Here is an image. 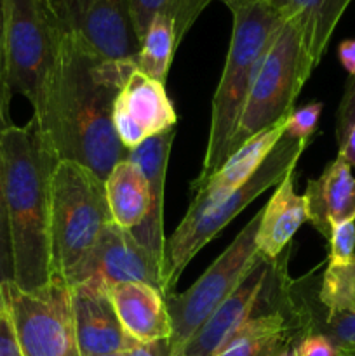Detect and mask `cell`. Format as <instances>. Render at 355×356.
I'll return each mask as SVG.
<instances>
[{"instance_id": "6da1fadb", "label": "cell", "mask_w": 355, "mask_h": 356, "mask_svg": "<svg viewBox=\"0 0 355 356\" xmlns=\"http://www.w3.org/2000/svg\"><path fill=\"white\" fill-rule=\"evenodd\" d=\"M134 68V61L103 58L63 28L56 65L33 111L58 160L80 163L104 181L127 156L115 134L113 103Z\"/></svg>"}, {"instance_id": "7a4b0ae2", "label": "cell", "mask_w": 355, "mask_h": 356, "mask_svg": "<svg viewBox=\"0 0 355 356\" xmlns=\"http://www.w3.org/2000/svg\"><path fill=\"white\" fill-rule=\"evenodd\" d=\"M58 156L38 122H10L0 134V172L7 232L13 254V282L26 292L52 280L51 184Z\"/></svg>"}, {"instance_id": "3957f363", "label": "cell", "mask_w": 355, "mask_h": 356, "mask_svg": "<svg viewBox=\"0 0 355 356\" xmlns=\"http://www.w3.org/2000/svg\"><path fill=\"white\" fill-rule=\"evenodd\" d=\"M226 7L232 10L233 17L232 38L225 68L212 97L211 131L202 170L191 184V191H197L228 156L230 143L239 127L251 87L278 28L284 23L282 14L270 0H240Z\"/></svg>"}, {"instance_id": "277c9868", "label": "cell", "mask_w": 355, "mask_h": 356, "mask_svg": "<svg viewBox=\"0 0 355 356\" xmlns=\"http://www.w3.org/2000/svg\"><path fill=\"white\" fill-rule=\"evenodd\" d=\"M108 222L104 181L80 163L59 160L51 184L52 278L68 285Z\"/></svg>"}, {"instance_id": "5b68a950", "label": "cell", "mask_w": 355, "mask_h": 356, "mask_svg": "<svg viewBox=\"0 0 355 356\" xmlns=\"http://www.w3.org/2000/svg\"><path fill=\"white\" fill-rule=\"evenodd\" d=\"M313 65L294 19H284L258 72L228 156L260 132L274 127L292 111L296 97L312 75ZM226 156V159H228Z\"/></svg>"}, {"instance_id": "8992f818", "label": "cell", "mask_w": 355, "mask_h": 356, "mask_svg": "<svg viewBox=\"0 0 355 356\" xmlns=\"http://www.w3.org/2000/svg\"><path fill=\"white\" fill-rule=\"evenodd\" d=\"M306 145H308L306 141H298L284 134L263 165L240 190L202 214L184 216L166 243V268H164L166 294L171 292L184 268L197 256L202 247L207 245L247 205L253 204L271 186H277L287 174L294 172L296 163L305 152Z\"/></svg>"}, {"instance_id": "52a82bcc", "label": "cell", "mask_w": 355, "mask_h": 356, "mask_svg": "<svg viewBox=\"0 0 355 356\" xmlns=\"http://www.w3.org/2000/svg\"><path fill=\"white\" fill-rule=\"evenodd\" d=\"M6 3V76L10 90L40 106L58 58L61 23L51 0H3Z\"/></svg>"}, {"instance_id": "ba28073f", "label": "cell", "mask_w": 355, "mask_h": 356, "mask_svg": "<svg viewBox=\"0 0 355 356\" xmlns=\"http://www.w3.org/2000/svg\"><path fill=\"white\" fill-rule=\"evenodd\" d=\"M261 211L240 229L221 256L202 273V277L181 294H166L167 313L171 318V356H176L205 320L225 302V299L239 287L247 271L260 257L256 247L258 226Z\"/></svg>"}, {"instance_id": "9c48e42d", "label": "cell", "mask_w": 355, "mask_h": 356, "mask_svg": "<svg viewBox=\"0 0 355 356\" xmlns=\"http://www.w3.org/2000/svg\"><path fill=\"white\" fill-rule=\"evenodd\" d=\"M0 299L13 322L21 356H80L72 313V292L61 278L26 292L14 282L0 285Z\"/></svg>"}, {"instance_id": "30bf717a", "label": "cell", "mask_w": 355, "mask_h": 356, "mask_svg": "<svg viewBox=\"0 0 355 356\" xmlns=\"http://www.w3.org/2000/svg\"><path fill=\"white\" fill-rule=\"evenodd\" d=\"M284 252L275 261L260 254L239 287L205 320L176 356H214L226 343L260 313L281 305L291 282Z\"/></svg>"}, {"instance_id": "8fae6325", "label": "cell", "mask_w": 355, "mask_h": 356, "mask_svg": "<svg viewBox=\"0 0 355 356\" xmlns=\"http://www.w3.org/2000/svg\"><path fill=\"white\" fill-rule=\"evenodd\" d=\"M65 30L113 61H136L141 38L132 19L131 0H51Z\"/></svg>"}, {"instance_id": "7c38bea8", "label": "cell", "mask_w": 355, "mask_h": 356, "mask_svg": "<svg viewBox=\"0 0 355 356\" xmlns=\"http://www.w3.org/2000/svg\"><path fill=\"white\" fill-rule=\"evenodd\" d=\"M89 280L104 285L108 291L124 282H143L157 287L166 296L164 270L159 261L129 229L120 228L113 221L104 226L94 249L70 278L68 287Z\"/></svg>"}, {"instance_id": "4fadbf2b", "label": "cell", "mask_w": 355, "mask_h": 356, "mask_svg": "<svg viewBox=\"0 0 355 356\" xmlns=\"http://www.w3.org/2000/svg\"><path fill=\"white\" fill-rule=\"evenodd\" d=\"M178 115L167 96L166 83L134 68L113 103V129L127 152L146 139L174 129Z\"/></svg>"}, {"instance_id": "5bb4252c", "label": "cell", "mask_w": 355, "mask_h": 356, "mask_svg": "<svg viewBox=\"0 0 355 356\" xmlns=\"http://www.w3.org/2000/svg\"><path fill=\"white\" fill-rule=\"evenodd\" d=\"M70 292L80 356L124 353L136 343L122 329L111 305L110 291L104 285L82 282L70 287Z\"/></svg>"}, {"instance_id": "9a60e30c", "label": "cell", "mask_w": 355, "mask_h": 356, "mask_svg": "<svg viewBox=\"0 0 355 356\" xmlns=\"http://www.w3.org/2000/svg\"><path fill=\"white\" fill-rule=\"evenodd\" d=\"M176 138V127L159 136L146 139L143 145L127 153V159L138 163L148 181L150 209L139 226L131 229L134 238L159 261L162 270L166 268V236H164V191H166L167 163L171 146ZM166 287V285H164Z\"/></svg>"}, {"instance_id": "2e32d148", "label": "cell", "mask_w": 355, "mask_h": 356, "mask_svg": "<svg viewBox=\"0 0 355 356\" xmlns=\"http://www.w3.org/2000/svg\"><path fill=\"white\" fill-rule=\"evenodd\" d=\"M285 118L251 138L235 153H232L223 165L197 191H194V198L184 216L202 214L240 190L258 172L285 134Z\"/></svg>"}, {"instance_id": "e0dca14e", "label": "cell", "mask_w": 355, "mask_h": 356, "mask_svg": "<svg viewBox=\"0 0 355 356\" xmlns=\"http://www.w3.org/2000/svg\"><path fill=\"white\" fill-rule=\"evenodd\" d=\"M303 336L287 285L281 305L251 318L214 356H294Z\"/></svg>"}, {"instance_id": "ac0fdd59", "label": "cell", "mask_w": 355, "mask_h": 356, "mask_svg": "<svg viewBox=\"0 0 355 356\" xmlns=\"http://www.w3.org/2000/svg\"><path fill=\"white\" fill-rule=\"evenodd\" d=\"M110 299L122 329L132 341L171 339L173 327L162 291L143 282H124L110 289Z\"/></svg>"}, {"instance_id": "d6986e66", "label": "cell", "mask_w": 355, "mask_h": 356, "mask_svg": "<svg viewBox=\"0 0 355 356\" xmlns=\"http://www.w3.org/2000/svg\"><path fill=\"white\" fill-rule=\"evenodd\" d=\"M308 222L329 238L331 228L355 218V176L341 156L326 165L317 179L308 181L305 190Z\"/></svg>"}, {"instance_id": "ffe728a7", "label": "cell", "mask_w": 355, "mask_h": 356, "mask_svg": "<svg viewBox=\"0 0 355 356\" xmlns=\"http://www.w3.org/2000/svg\"><path fill=\"white\" fill-rule=\"evenodd\" d=\"M306 221V198L305 195L296 193L294 172H291L277 184L274 195L261 211L256 235L258 252L270 261L281 257Z\"/></svg>"}, {"instance_id": "44dd1931", "label": "cell", "mask_w": 355, "mask_h": 356, "mask_svg": "<svg viewBox=\"0 0 355 356\" xmlns=\"http://www.w3.org/2000/svg\"><path fill=\"white\" fill-rule=\"evenodd\" d=\"M317 284L313 275L289 284L292 308L303 334H324L333 341L341 355L355 356V308L352 312L327 315L317 299Z\"/></svg>"}, {"instance_id": "7402d4cb", "label": "cell", "mask_w": 355, "mask_h": 356, "mask_svg": "<svg viewBox=\"0 0 355 356\" xmlns=\"http://www.w3.org/2000/svg\"><path fill=\"white\" fill-rule=\"evenodd\" d=\"M284 19H294L313 65H319L352 0H270Z\"/></svg>"}, {"instance_id": "603a6c76", "label": "cell", "mask_w": 355, "mask_h": 356, "mask_svg": "<svg viewBox=\"0 0 355 356\" xmlns=\"http://www.w3.org/2000/svg\"><path fill=\"white\" fill-rule=\"evenodd\" d=\"M111 221L124 229H134L143 222L150 209V190L138 163L125 156L104 179Z\"/></svg>"}, {"instance_id": "cb8c5ba5", "label": "cell", "mask_w": 355, "mask_h": 356, "mask_svg": "<svg viewBox=\"0 0 355 356\" xmlns=\"http://www.w3.org/2000/svg\"><path fill=\"white\" fill-rule=\"evenodd\" d=\"M174 23L166 14H159L152 19L148 30L141 37V47L136 56V68L145 75L166 83L174 52L178 49Z\"/></svg>"}, {"instance_id": "d4e9b609", "label": "cell", "mask_w": 355, "mask_h": 356, "mask_svg": "<svg viewBox=\"0 0 355 356\" xmlns=\"http://www.w3.org/2000/svg\"><path fill=\"white\" fill-rule=\"evenodd\" d=\"M212 0H131L132 19L139 38L148 30L150 23L159 14H166L173 19L178 44L184 38L202 10Z\"/></svg>"}, {"instance_id": "484cf974", "label": "cell", "mask_w": 355, "mask_h": 356, "mask_svg": "<svg viewBox=\"0 0 355 356\" xmlns=\"http://www.w3.org/2000/svg\"><path fill=\"white\" fill-rule=\"evenodd\" d=\"M317 299L327 315L355 308V259L345 264H329L317 284Z\"/></svg>"}, {"instance_id": "4316f807", "label": "cell", "mask_w": 355, "mask_h": 356, "mask_svg": "<svg viewBox=\"0 0 355 356\" xmlns=\"http://www.w3.org/2000/svg\"><path fill=\"white\" fill-rule=\"evenodd\" d=\"M10 94H13V90H10L9 83H7V76L0 75V134L10 124ZM6 282H13V254H10L9 232H7L2 172H0V285L6 284Z\"/></svg>"}, {"instance_id": "83f0119b", "label": "cell", "mask_w": 355, "mask_h": 356, "mask_svg": "<svg viewBox=\"0 0 355 356\" xmlns=\"http://www.w3.org/2000/svg\"><path fill=\"white\" fill-rule=\"evenodd\" d=\"M338 156L355 169V76H350L345 87L336 113Z\"/></svg>"}, {"instance_id": "f1b7e54d", "label": "cell", "mask_w": 355, "mask_h": 356, "mask_svg": "<svg viewBox=\"0 0 355 356\" xmlns=\"http://www.w3.org/2000/svg\"><path fill=\"white\" fill-rule=\"evenodd\" d=\"M329 264H345L355 259V218L341 221L331 228Z\"/></svg>"}, {"instance_id": "f546056e", "label": "cell", "mask_w": 355, "mask_h": 356, "mask_svg": "<svg viewBox=\"0 0 355 356\" xmlns=\"http://www.w3.org/2000/svg\"><path fill=\"white\" fill-rule=\"evenodd\" d=\"M322 108V103H308L298 110H292L285 118V134L298 141L308 143L319 125Z\"/></svg>"}, {"instance_id": "4dcf8cb0", "label": "cell", "mask_w": 355, "mask_h": 356, "mask_svg": "<svg viewBox=\"0 0 355 356\" xmlns=\"http://www.w3.org/2000/svg\"><path fill=\"white\" fill-rule=\"evenodd\" d=\"M294 353L296 356H338L340 351L324 334H306L296 344Z\"/></svg>"}, {"instance_id": "1f68e13d", "label": "cell", "mask_w": 355, "mask_h": 356, "mask_svg": "<svg viewBox=\"0 0 355 356\" xmlns=\"http://www.w3.org/2000/svg\"><path fill=\"white\" fill-rule=\"evenodd\" d=\"M0 356H21L13 322L2 299H0Z\"/></svg>"}, {"instance_id": "d6a6232c", "label": "cell", "mask_w": 355, "mask_h": 356, "mask_svg": "<svg viewBox=\"0 0 355 356\" xmlns=\"http://www.w3.org/2000/svg\"><path fill=\"white\" fill-rule=\"evenodd\" d=\"M124 356H171L169 339L153 341V343H132Z\"/></svg>"}, {"instance_id": "836d02e7", "label": "cell", "mask_w": 355, "mask_h": 356, "mask_svg": "<svg viewBox=\"0 0 355 356\" xmlns=\"http://www.w3.org/2000/svg\"><path fill=\"white\" fill-rule=\"evenodd\" d=\"M338 58L348 75L355 76V38H348L338 45Z\"/></svg>"}, {"instance_id": "e575fe53", "label": "cell", "mask_w": 355, "mask_h": 356, "mask_svg": "<svg viewBox=\"0 0 355 356\" xmlns=\"http://www.w3.org/2000/svg\"><path fill=\"white\" fill-rule=\"evenodd\" d=\"M0 75H6V3L0 0Z\"/></svg>"}, {"instance_id": "d590c367", "label": "cell", "mask_w": 355, "mask_h": 356, "mask_svg": "<svg viewBox=\"0 0 355 356\" xmlns=\"http://www.w3.org/2000/svg\"><path fill=\"white\" fill-rule=\"evenodd\" d=\"M219 2H223V3H225V6H230V3L240 2V0H219Z\"/></svg>"}, {"instance_id": "8d00e7d4", "label": "cell", "mask_w": 355, "mask_h": 356, "mask_svg": "<svg viewBox=\"0 0 355 356\" xmlns=\"http://www.w3.org/2000/svg\"><path fill=\"white\" fill-rule=\"evenodd\" d=\"M101 356H124V353H110V355H101Z\"/></svg>"}, {"instance_id": "74e56055", "label": "cell", "mask_w": 355, "mask_h": 356, "mask_svg": "<svg viewBox=\"0 0 355 356\" xmlns=\"http://www.w3.org/2000/svg\"><path fill=\"white\" fill-rule=\"evenodd\" d=\"M338 356H350V355H341V353H340Z\"/></svg>"}, {"instance_id": "f35d334b", "label": "cell", "mask_w": 355, "mask_h": 356, "mask_svg": "<svg viewBox=\"0 0 355 356\" xmlns=\"http://www.w3.org/2000/svg\"><path fill=\"white\" fill-rule=\"evenodd\" d=\"M294 356H296V353H294Z\"/></svg>"}]
</instances>
